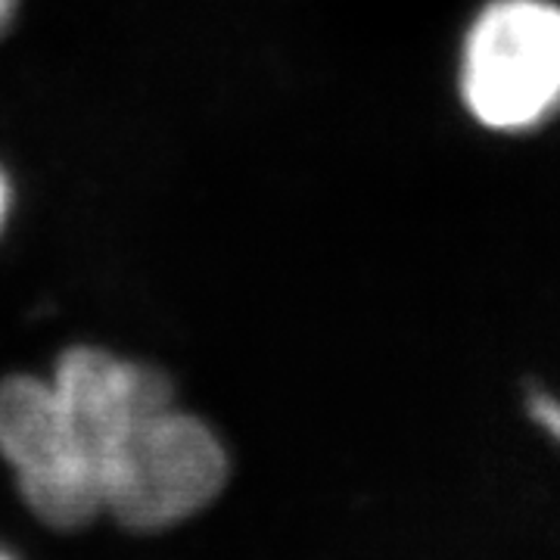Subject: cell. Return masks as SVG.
I'll list each match as a JSON object with an SVG mask.
<instances>
[{"mask_svg": "<svg viewBox=\"0 0 560 560\" xmlns=\"http://www.w3.org/2000/svg\"><path fill=\"white\" fill-rule=\"evenodd\" d=\"M13 10H16V0H0V32L7 28V22L13 16Z\"/></svg>", "mask_w": 560, "mask_h": 560, "instance_id": "obj_4", "label": "cell"}, {"mask_svg": "<svg viewBox=\"0 0 560 560\" xmlns=\"http://www.w3.org/2000/svg\"><path fill=\"white\" fill-rule=\"evenodd\" d=\"M0 455L16 470L25 504L47 526L75 529L103 514L101 474L69 436L50 381L0 383Z\"/></svg>", "mask_w": 560, "mask_h": 560, "instance_id": "obj_3", "label": "cell"}, {"mask_svg": "<svg viewBox=\"0 0 560 560\" xmlns=\"http://www.w3.org/2000/svg\"><path fill=\"white\" fill-rule=\"evenodd\" d=\"M458 94L492 135H529L560 113V3L489 0L460 40Z\"/></svg>", "mask_w": 560, "mask_h": 560, "instance_id": "obj_1", "label": "cell"}, {"mask_svg": "<svg viewBox=\"0 0 560 560\" xmlns=\"http://www.w3.org/2000/svg\"><path fill=\"white\" fill-rule=\"evenodd\" d=\"M228 480V455L175 401L140 415L101 467L103 511L128 529H165L200 514Z\"/></svg>", "mask_w": 560, "mask_h": 560, "instance_id": "obj_2", "label": "cell"}, {"mask_svg": "<svg viewBox=\"0 0 560 560\" xmlns=\"http://www.w3.org/2000/svg\"><path fill=\"white\" fill-rule=\"evenodd\" d=\"M7 202H10V187H7V180L0 175V224L7 219Z\"/></svg>", "mask_w": 560, "mask_h": 560, "instance_id": "obj_5", "label": "cell"}, {"mask_svg": "<svg viewBox=\"0 0 560 560\" xmlns=\"http://www.w3.org/2000/svg\"><path fill=\"white\" fill-rule=\"evenodd\" d=\"M0 560H13V558H7V555H3V551H0Z\"/></svg>", "mask_w": 560, "mask_h": 560, "instance_id": "obj_6", "label": "cell"}]
</instances>
